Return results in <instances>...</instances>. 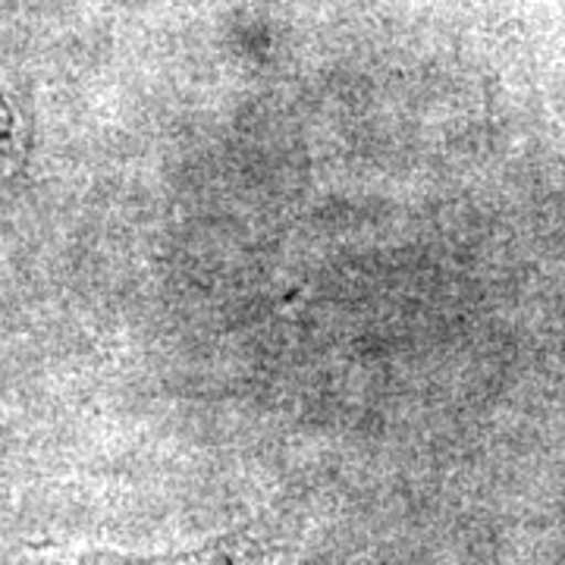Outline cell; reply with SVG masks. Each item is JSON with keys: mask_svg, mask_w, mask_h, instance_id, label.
Segmentation results:
<instances>
[{"mask_svg": "<svg viewBox=\"0 0 565 565\" xmlns=\"http://www.w3.org/2000/svg\"><path fill=\"white\" fill-rule=\"evenodd\" d=\"M88 565H289V553L280 541H274L264 531H233L226 537L182 553H161V556L102 553L92 556Z\"/></svg>", "mask_w": 565, "mask_h": 565, "instance_id": "obj_1", "label": "cell"}]
</instances>
